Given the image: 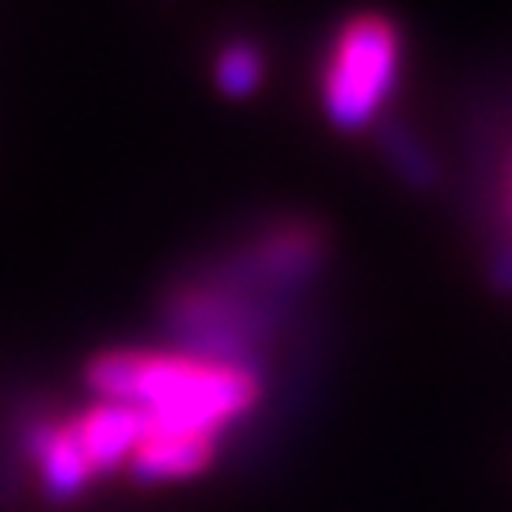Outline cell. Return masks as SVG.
Instances as JSON below:
<instances>
[{
    "label": "cell",
    "instance_id": "cell-1",
    "mask_svg": "<svg viewBox=\"0 0 512 512\" xmlns=\"http://www.w3.org/2000/svg\"><path fill=\"white\" fill-rule=\"evenodd\" d=\"M84 384L103 403L137 406L148 433L224 437L266 406V376L179 349L110 346L88 357Z\"/></svg>",
    "mask_w": 512,
    "mask_h": 512
},
{
    "label": "cell",
    "instance_id": "cell-2",
    "mask_svg": "<svg viewBox=\"0 0 512 512\" xmlns=\"http://www.w3.org/2000/svg\"><path fill=\"white\" fill-rule=\"evenodd\" d=\"M406 35L399 19L380 8L349 12L330 35L315 92L334 133H368L384 126V114L403 84Z\"/></svg>",
    "mask_w": 512,
    "mask_h": 512
},
{
    "label": "cell",
    "instance_id": "cell-3",
    "mask_svg": "<svg viewBox=\"0 0 512 512\" xmlns=\"http://www.w3.org/2000/svg\"><path fill=\"white\" fill-rule=\"evenodd\" d=\"M334 258V236L323 220L304 213H277L251 224L236 243L213 255L194 258V266L232 289H243L285 308H308Z\"/></svg>",
    "mask_w": 512,
    "mask_h": 512
},
{
    "label": "cell",
    "instance_id": "cell-4",
    "mask_svg": "<svg viewBox=\"0 0 512 512\" xmlns=\"http://www.w3.org/2000/svg\"><path fill=\"white\" fill-rule=\"evenodd\" d=\"M69 425H73V437L84 459L92 463L95 482L122 475L137 444L148 437V418L137 406L103 403V399H92L76 414H69Z\"/></svg>",
    "mask_w": 512,
    "mask_h": 512
},
{
    "label": "cell",
    "instance_id": "cell-5",
    "mask_svg": "<svg viewBox=\"0 0 512 512\" xmlns=\"http://www.w3.org/2000/svg\"><path fill=\"white\" fill-rule=\"evenodd\" d=\"M224 456V437L202 433H148L129 456L126 475L133 486H167L205 475Z\"/></svg>",
    "mask_w": 512,
    "mask_h": 512
},
{
    "label": "cell",
    "instance_id": "cell-6",
    "mask_svg": "<svg viewBox=\"0 0 512 512\" xmlns=\"http://www.w3.org/2000/svg\"><path fill=\"white\" fill-rule=\"evenodd\" d=\"M92 486V463L84 459V452H80V444L73 437V425L65 418L57 425L54 437L46 440V448H42V456L35 463V494L50 509H65V505H76Z\"/></svg>",
    "mask_w": 512,
    "mask_h": 512
},
{
    "label": "cell",
    "instance_id": "cell-7",
    "mask_svg": "<svg viewBox=\"0 0 512 512\" xmlns=\"http://www.w3.org/2000/svg\"><path fill=\"white\" fill-rule=\"evenodd\" d=\"M209 73H213V88L224 99L243 103V99H255L262 92V84L270 76V57L255 38H224L209 57Z\"/></svg>",
    "mask_w": 512,
    "mask_h": 512
},
{
    "label": "cell",
    "instance_id": "cell-8",
    "mask_svg": "<svg viewBox=\"0 0 512 512\" xmlns=\"http://www.w3.org/2000/svg\"><path fill=\"white\" fill-rule=\"evenodd\" d=\"M380 145H384L387 164L399 171L403 183L418 186V190H433V183H437V164H433L425 141H421L406 122L384 118V126H380Z\"/></svg>",
    "mask_w": 512,
    "mask_h": 512
},
{
    "label": "cell",
    "instance_id": "cell-9",
    "mask_svg": "<svg viewBox=\"0 0 512 512\" xmlns=\"http://www.w3.org/2000/svg\"><path fill=\"white\" fill-rule=\"evenodd\" d=\"M486 277L501 296H512V239L497 243L494 255H490V266H486Z\"/></svg>",
    "mask_w": 512,
    "mask_h": 512
},
{
    "label": "cell",
    "instance_id": "cell-10",
    "mask_svg": "<svg viewBox=\"0 0 512 512\" xmlns=\"http://www.w3.org/2000/svg\"><path fill=\"white\" fill-rule=\"evenodd\" d=\"M509 228H512V167H509Z\"/></svg>",
    "mask_w": 512,
    "mask_h": 512
}]
</instances>
